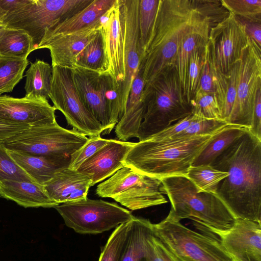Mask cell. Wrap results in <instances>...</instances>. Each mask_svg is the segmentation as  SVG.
I'll return each instance as SVG.
<instances>
[{
    "label": "cell",
    "mask_w": 261,
    "mask_h": 261,
    "mask_svg": "<svg viewBox=\"0 0 261 261\" xmlns=\"http://www.w3.org/2000/svg\"><path fill=\"white\" fill-rule=\"evenodd\" d=\"M210 165L229 174L216 194L234 216L261 223V140L248 128Z\"/></svg>",
    "instance_id": "cell-1"
},
{
    "label": "cell",
    "mask_w": 261,
    "mask_h": 261,
    "mask_svg": "<svg viewBox=\"0 0 261 261\" xmlns=\"http://www.w3.org/2000/svg\"><path fill=\"white\" fill-rule=\"evenodd\" d=\"M207 20L193 8L191 0H160L154 24L139 68L145 85L165 67L175 65L185 36Z\"/></svg>",
    "instance_id": "cell-2"
},
{
    "label": "cell",
    "mask_w": 261,
    "mask_h": 261,
    "mask_svg": "<svg viewBox=\"0 0 261 261\" xmlns=\"http://www.w3.org/2000/svg\"><path fill=\"white\" fill-rule=\"evenodd\" d=\"M220 130L187 138L139 141L127 153L125 165L160 179L172 176H186L195 159Z\"/></svg>",
    "instance_id": "cell-3"
},
{
    "label": "cell",
    "mask_w": 261,
    "mask_h": 261,
    "mask_svg": "<svg viewBox=\"0 0 261 261\" xmlns=\"http://www.w3.org/2000/svg\"><path fill=\"white\" fill-rule=\"evenodd\" d=\"M160 191L171 203L169 214L180 221L189 219L205 232L218 234L230 229L236 218L216 194L199 192L184 176L161 179Z\"/></svg>",
    "instance_id": "cell-4"
},
{
    "label": "cell",
    "mask_w": 261,
    "mask_h": 261,
    "mask_svg": "<svg viewBox=\"0 0 261 261\" xmlns=\"http://www.w3.org/2000/svg\"><path fill=\"white\" fill-rule=\"evenodd\" d=\"M142 100L144 115L138 134L139 142L192 114L175 65L167 66L145 85Z\"/></svg>",
    "instance_id": "cell-5"
},
{
    "label": "cell",
    "mask_w": 261,
    "mask_h": 261,
    "mask_svg": "<svg viewBox=\"0 0 261 261\" xmlns=\"http://www.w3.org/2000/svg\"><path fill=\"white\" fill-rule=\"evenodd\" d=\"M157 237L176 261H234L213 233L198 232L169 214L152 224Z\"/></svg>",
    "instance_id": "cell-6"
},
{
    "label": "cell",
    "mask_w": 261,
    "mask_h": 261,
    "mask_svg": "<svg viewBox=\"0 0 261 261\" xmlns=\"http://www.w3.org/2000/svg\"><path fill=\"white\" fill-rule=\"evenodd\" d=\"M72 71L82 101L102 126V134H109L124 114L118 88L105 72L80 67H76Z\"/></svg>",
    "instance_id": "cell-7"
},
{
    "label": "cell",
    "mask_w": 261,
    "mask_h": 261,
    "mask_svg": "<svg viewBox=\"0 0 261 261\" xmlns=\"http://www.w3.org/2000/svg\"><path fill=\"white\" fill-rule=\"evenodd\" d=\"M93 0H30L0 20L6 28L22 30L36 50L45 33L88 6Z\"/></svg>",
    "instance_id": "cell-8"
},
{
    "label": "cell",
    "mask_w": 261,
    "mask_h": 261,
    "mask_svg": "<svg viewBox=\"0 0 261 261\" xmlns=\"http://www.w3.org/2000/svg\"><path fill=\"white\" fill-rule=\"evenodd\" d=\"M161 179L140 173L125 166L106 180L100 183L96 193L111 198L132 211L167 202L160 191Z\"/></svg>",
    "instance_id": "cell-9"
},
{
    "label": "cell",
    "mask_w": 261,
    "mask_h": 261,
    "mask_svg": "<svg viewBox=\"0 0 261 261\" xmlns=\"http://www.w3.org/2000/svg\"><path fill=\"white\" fill-rule=\"evenodd\" d=\"M88 140L75 129L63 128L56 122L31 126L3 144L8 150L34 155L70 157Z\"/></svg>",
    "instance_id": "cell-10"
},
{
    "label": "cell",
    "mask_w": 261,
    "mask_h": 261,
    "mask_svg": "<svg viewBox=\"0 0 261 261\" xmlns=\"http://www.w3.org/2000/svg\"><path fill=\"white\" fill-rule=\"evenodd\" d=\"M54 208L67 227L84 234L110 230L129 221L134 217L129 211L116 203L88 198L59 204Z\"/></svg>",
    "instance_id": "cell-11"
},
{
    "label": "cell",
    "mask_w": 261,
    "mask_h": 261,
    "mask_svg": "<svg viewBox=\"0 0 261 261\" xmlns=\"http://www.w3.org/2000/svg\"><path fill=\"white\" fill-rule=\"evenodd\" d=\"M49 98L73 129L89 137L100 136L103 132L101 124L82 101L73 82L72 69L52 66Z\"/></svg>",
    "instance_id": "cell-12"
},
{
    "label": "cell",
    "mask_w": 261,
    "mask_h": 261,
    "mask_svg": "<svg viewBox=\"0 0 261 261\" xmlns=\"http://www.w3.org/2000/svg\"><path fill=\"white\" fill-rule=\"evenodd\" d=\"M261 89V49L250 40L240 59L237 94L227 124L251 125L255 97Z\"/></svg>",
    "instance_id": "cell-13"
},
{
    "label": "cell",
    "mask_w": 261,
    "mask_h": 261,
    "mask_svg": "<svg viewBox=\"0 0 261 261\" xmlns=\"http://www.w3.org/2000/svg\"><path fill=\"white\" fill-rule=\"evenodd\" d=\"M250 39L244 24L234 15L210 29L208 44L212 56L218 68L226 74L241 59Z\"/></svg>",
    "instance_id": "cell-14"
},
{
    "label": "cell",
    "mask_w": 261,
    "mask_h": 261,
    "mask_svg": "<svg viewBox=\"0 0 261 261\" xmlns=\"http://www.w3.org/2000/svg\"><path fill=\"white\" fill-rule=\"evenodd\" d=\"M139 0H119L124 40V81L120 92L122 108L125 110L132 82L141 63V46L138 22Z\"/></svg>",
    "instance_id": "cell-15"
},
{
    "label": "cell",
    "mask_w": 261,
    "mask_h": 261,
    "mask_svg": "<svg viewBox=\"0 0 261 261\" xmlns=\"http://www.w3.org/2000/svg\"><path fill=\"white\" fill-rule=\"evenodd\" d=\"M100 31L104 54V71L113 81L119 90L124 81V40L119 0L106 13L101 20Z\"/></svg>",
    "instance_id": "cell-16"
},
{
    "label": "cell",
    "mask_w": 261,
    "mask_h": 261,
    "mask_svg": "<svg viewBox=\"0 0 261 261\" xmlns=\"http://www.w3.org/2000/svg\"><path fill=\"white\" fill-rule=\"evenodd\" d=\"M56 109L47 99L0 95V119L34 126L57 122Z\"/></svg>",
    "instance_id": "cell-17"
},
{
    "label": "cell",
    "mask_w": 261,
    "mask_h": 261,
    "mask_svg": "<svg viewBox=\"0 0 261 261\" xmlns=\"http://www.w3.org/2000/svg\"><path fill=\"white\" fill-rule=\"evenodd\" d=\"M217 236L234 261H261V223L237 218L230 229Z\"/></svg>",
    "instance_id": "cell-18"
},
{
    "label": "cell",
    "mask_w": 261,
    "mask_h": 261,
    "mask_svg": "<svg viewBox=\"0 0 261 261\" xmlns=\"http://www.w3.org/2000/svg\"><path fill=\"white\" fill-rule=\"evenodd\" d=\"M134 142L114 139L86 160L77 171L88 176L91 186L109 178L125 165V158Z\"/></svg>",
    "instance_id": "cell-19"
},
{
    "label": "cell",
    "mask_w": 261,
    "mask_h": 261,
    "mask_svg": "<svg viewBox=\"0 0 261 261\" xmlns=\"http://www.w3.org/2000/svg\"><path fill=\"white\" fill-rule=\"evenodd\" d=\"M101 24L71 33L44 38L37 49H49L51 66L73 69L79 55L99 30Z\"/></svg>",
    "instance_id": "cell-20"
},
{
    "label": "cell",
    "mask_w": 261,
    "mask_h": 261,
    "mask_svg": "<svg viewBox=\"0 0 261 261\" xmlns=\"http://www.w3.org/2000/svg\"><path fill=\"white\" fill-rule=\"evenodd\" d=\"M91 184L88 176L67 167L57 172L44 186L50 198L59 204L87 199Z\"/></svg>",
    "instance_id": "cell-21"
},
{
    "label": "cell",
    "mask_w": 261,
    "mask_h": 261,
    "mask_svg": "<svg viewBox=\"0 0 261 261\" xmlns=\"http://www.w3.org/2000/svg\"><path fill=\"white\" fill-rule=\"evenodd\" d=\"M8 152L34 181L43 186L59 170L69 167L70 161V157L34 155L11 150Z\"/></svg>",
    "instance_id": "cell-22"
},
{
    "label": "cell",
    "mask_w": 261,
    "mask_h": 261,
    "mask_svg": "<svg viewBox=\"0 0 261 261\" xmlns=\"http://www.w3.org/2000/svg\"><path fill=\"white\" fill-rule=\"evenodd\" d=\"M0 197L15 202L24 207H55L44 186L32 181L5 180L0 182Z\"/></svg>",
    "instance_id": "cell-23"
},
{
    "label": "cell",
    "mask_w": 261,
    "mask_h": 261,
    "mask_svg": "<svg viewBox=\"0 0 261 261\" xmlns=\"http://www.w3.org/2000/svg\"><path fill=\"white\" fill-rule=\"evenodd\" d=\"M116 0H93L86 7L47 31L43 38L67 34L101 24L102 19Z\"/></svg>",
    "instance_id": "cell-24"
},
{
    "label": "cell",
    "mask_w": 261,
    "mask_h": 261,
    "mask_svg": "<svg viewBox=\"0 0 261 261\" xmlns=\"http://www.w3.org/2000/svg\"><path fill=\"white\" fill-rule=\"evenodd\" d=\"M210 30L209 24L205 20L185 36L177 51L175 66L185 95L191 55L195 49L207 43Z\"/></svg>",
    "instance_id": "cell-25"
},
{
    "label": "cell",
    "mask_w": 261,
    "mask_h": 261,
    "mask_svg": "<svg viewBox=\"0 0 261 261\" xmlns=\"http://www.w3.org/2000/svg\"><path fill=\"white\" fill-rule=\"evenodd\" d=\"M148 219L133 217L120 261H147V242L153 233Z\"/></svg>",
    "instance_id": "cell-26"
},
{
    "label": "cell",
    "mask_w": 261,
    "mask_h": 261,
    "mask_svg": "<svg viewBox=\"0 0 261 261\" xmlns=\"http://www.w3.org/2000/svg\"><path fill=\"white\" fill-rule=\"evenodd\" d=\"M248 128L227 124L214 136L194 161L192 166L211 165L233 141Z\"/></svg>",
    "instance_id": "cell-27"
},
{
    "label": "cell",
    "mask_w": 261,
    "mask_h": 261,
    "mask_svg": "<svg viewBox=\"0 0 261 261\" xmlns=\"http://www.w3.org/2000/svg\"><path fill=\"white\" fill-rule=\"evenodd\" d=\"M25 95L34 98H49L52 83V66L39 59L31 63L25 72Z\"/></svg>",
    "instance_id": "cell-28"
},
{
    "label": "cell",
    "mask_w": 261,
    "mask_h": 261,
    "mask_svg": "<svg viewBox=\"0 0 261 261\" xmlns=\"http://www.w3.org/2000/svg\"><path fill=\"white\" fill-rule=\"evenodd\" d=\"M33 51L32 39L25 31L3 28L0 34V57L27 59Z\"/></svg>",
    "instance_id": "cell-29"
},
{
    "label": "cell",
    "mask_w": 261,
    "mask_h": 261,
    "mask_svg": "<svg viewBox=\"0 0 261 261\" xmlns=\"http://www.w3.org/2000/svg\"><path fill=\"white\" fill-rule=\"evenodd\" d=\"M229 174L216 169L210 165L191 166L186 177L196 187L199 192L216 194L220 183Z\"/></svg>",
    "instance_id": "cell-30"
},
{
    "label": "cell",
    "mask_w": 261,
    "mask_h": 261,
    "mask_svg": "<svg viewBox=\"0 0 261 261\" xmlns=\"http://www.w3.org/2000/svg\"><path fill=\"white\" fill-rule=\"evenodd\" d=\"M29 64L28 59L0 57V95L13 91Z\"/></svg>",
    "instance_id": "cell-31"
},
{
    "label": "cell",
    "mask_w": 261,
    "mask_h": 261,
    "mask_svg": "<svg viewBox=\"0 0 261 261\" xmlns=\"http://www.w3.org/2000/svg\"><path fill=\"white\" fill-rule=\"evenodd\" d=\"M104 65V48L99 29L79 55L76 59V67L103 72Z\"/></svg>",
    "instance_id": "cell-32"
},
{
    "label": "cell",
    "mask_w": 261,
    "mask_h": 261,
    "mask_svg": "<svg viewBox=\"0 0 261 261\" xmlns=\"http://www.w3.org/2000/svg\"><path fill=\"white\" fill-rule=\"evenodd\" d=\"M132 220L115 228L103 247L98 261H120Z\"/></svg>",
    "instance_id": "cell-33"
},
{
    "label": "cell",
    "mask_w": 261,
    "mask_h": 261,
    "mask_svg": "<svg viewBox=\"0 0 261 261\" xmlns=\"http://www.w3.org/2000/svg\"><path fill=\"white\" fill-rule=\"evenodd\" d=\"M226 10L241 21L261 22L260 0H221Z\"/></svg>",
    "instance_id": "cell-34"
},
{
    "label": "cell",
    "mask_w": 261,
    "mask_h": 261,
    "mask_svg": "<svg viewBox=\"0 0 261 261\" xmlns=\"http://www.w3.org/2000/svg\"><path fill=\"white\" fill-rule=\"evenodd\" d=\"M160 0H139L138 22L142 54L154 24Z\"/></svg>",
    "instance_id": "cell-35"
},
{
    "label": "cell",
    "mask_w": 261,
    "mask_h": 261,
    "mask_svg": "<svg viewBox=\"0 0 261 261\" xmlns=\"http://www.w3.org/2000/svg\"><path fill=\"white\" fill-rule=\"evenodd\" d=\"M190 105L193 115L207 119L221 120L218 101L214 94L198 90Z\"/></svg>",
    "instance_id": "cell-36"
},
{
    "label": "cell",
    "mask_w": 261,
    "mask_h": 261,
    "mask_svg": "<svg viewBox=\"0 0 261 261\" xmlns=\"http://www.w3.org/2000/svg\"><path fill=\"white\" fill-rule=\"evenodd\" d=\"M192 6L207 20L210 29L229 15L221 0H191Z\"/></svg>",
    "instance_id": "cell-37"
},
{
    "label": "cell",
    "mask_w": 261,
    "mask_h": 261,
    "mask_svg": "<svg viewBox=\"0 0 261 261\" xmlns=\"http://www.w3.org/2000/svg\"><path fill=\"white\" fill-rule=\"evenodd\" d=\"M205 46L195 49L190 58L186 91V96L190 103L198 88Z\"/></svg>",
    "instance_id": "cell-38"
},
{
    "label": "cell",
    "mask_w": 261,
    "mask_h": 261,
    "mask_svg": "<svg viewBox=\"0 0 261 261\" xmlns=\"http://www.w3.org/2000/svg\"><path fill=\"white\" fill-rule=\"evenodd\" d=\"M5 180L34 181L10 156L3 143H0V182Z\"/></svg>",
    "instance_id": "cell-39"
},
{
    "label": "cell",
    "mask_w": 261,
    "mask_h": 261,
    "mask_svg": "<svg viewBox=\"0 0 261 261\" xmlns=\"http://www.w3.org/2000/svg\"><path fill=\"white\" fill-rule=\"evenodd\" d=\"M110 139L100 136L88 137L86 143L70 156L69 168L77 170L80 166L97 151L109 142Z\"/></svg>",
    "instance_id": "cell-40"
},
{
    "label": "cell",
    "mask_w": 261,
    "mask_h": 261,
    "mask_svg": "<svg viewBox=\"0 0 261 261\" xmlns=\"http://www.w3.org/2000/svg\"><path fill=\"white\" fill-rule=\"evenodd\" d=\"M240 63V60L235 63L226 74L227 86L222 120L227 123L236 97Z\"/></svg>",
    "instance_id": "cell-41"
},
{
    "label": "cell",
    "mask_w": 261,
    "mask_h": 261,
    "mask_svg": "<svg viewBox=\"0 0 261 261\" xmlns=\"http://www.w3.org/2000/svg\"><path fill=\"white\" fill-rule=\"evenodd\" d=\"M198 90L215 95V88L210 63V49L208 41L204 47L203 62L197 91Z\"/></svg>",
    "instance_id": "cell-42"
},
{
    "label": "cell",
    "mask_w": 261,
    "mask_h": 261,
    "mask_svg": "<svg viewBox=\"0 0 261 261\" xmlns=\"http://www.w3.org/2000/svg\"><path fill=\"white\" fill-rule=\"evenodd\" d=\"M146 258L147 261H176L153 233L148 240Z\"/></svg>",
    "instance_id": "cell-43"
},
{
    "label": "cell",
    "mask_w": 261,
    "mask_h": 261,
    "mask_svg": "<svg viewBox=\"0 0 261 261\" xmlns=\"http://www.w3.org/2000/svg\"><path fill=\"white\" fill-rule=\"evenodd\" d=\"M144 86L142 71L139 68L130 86L125 110L132 108L142 100Z\"/></svg>",
    "instance_id": "cell-44"
},
{
    "label": "cell",
    "mask_w": 261,
    "mask_h": 261,
    "mask_svg": "<svg viewBox=\"0 0 261 261\" xmlns=\"http://www.w3.org/2000/svg\"><path fill=\"white\" fill-rule=\"evenodd\" d=\"M31 127L29 126L0 119V143Z\"/></svg>",
    "instance_id": "cell-45"
},
{
    "label": "cell",
    "mask_w": 261,
    "mask_h": 261,
    "mask_svg": "<svg viewBox=\"0 0 261 261\" xmlns=\"http://www.w3.org/2000/svg\"><path fill=\"white\" fill-rule=\"evenodd\" d=\"M249 132L261 140V89L257 91L253 108L251 125Z\"/></svg>",
    "instance_id": "cell-46"
},
{
    "label": "cell",
    "mask_w": 261,
    "mask_h": 261,
    "mask_svg": "<svg viewBox=\"0 0 261 261\" xmlns=\"http://www.w3.org/2000/svg\"><path fill=\"white\" fill-rule=\"evenodd\" d=\"M30 0H0V20L24 7Z\"/></svg>",
    "instance_id": "cell-47"
},
{
    "label": "cell",
    "mask_w": 261,
    "mask_h": 261,
    "mask_svg": "<svg viewBox=\"0 0 261 261\" xmlns=\"http://www.w3.org/2000/svg\"><path fill=\"white\" fill-rule=\"evenodd\" d=\"M241 22L245 27L246 33L250 40L261 49V22Z\"/></svg>",
    "instance_id": "cell-48"
},
{
    "label": "cell",
    "mask_w": 261,
    "mask_h": 261,
    "mask_svg": "<svg viewBox=\"0 0 261 261\" xmlns=\"http://www.w3.org/2000/svg\"><path fill=\"white\" fill-rule=\"evenodd\" d=\"M4 27H5L3 25L0 23V34Z\"/></svg>",
    "instance_id": "cell-49"
}]
</instances>
